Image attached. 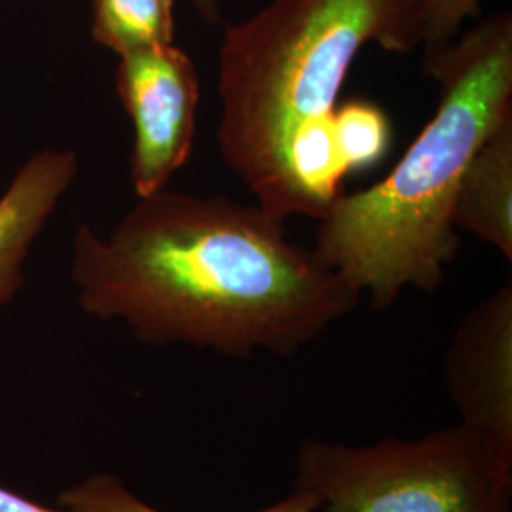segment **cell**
Returning <instances> with one entry per match:
<instances>
[{
  "mask_svg": "<svg viewBox=\"0 0 512 512\" xmlns=\"http://www.w3.org/2000/svg\"><path fill=\"white\" fill-rule=\"evenodd\" d=\"M80 169L71 148H42L19 165L0 196V306L23 285V268Z\"/></svg>",
  "mask_w": 512,
  "mask_h": 512,
  "instance_id": "obj_7",
  "label": "cell"
},
{
  "mask_svg": "<svg viewBox=\"0 0 512 512\" xmlns=\"http://www.w3.org/2000/svg\"><path fill=\"white\" fill-rule=\"evenodd\" d=\"M334 128L349 175L380 164L391 148V122L385 110L368 99L338 103Z\"/></svg>",
  "mask_w": 512,
  "mask_h": 512,
  "instance_id": "obj_10",
  "label": "cell"
},
{
  "mask_svg": "<svg viewBox=\"0 0 512 512\" xmlns=\"http://www.w3.org/2000/svg\"><path fill=\"white\" fill-rule=\"evenodd\" d=\"M439 82L433 118L401 160L319 220L315 253L376 310L406 289L435 293L458 255L459 184L476 150L512 116V16L499 12L423 57Z\"/></svg>",
  "mask_w": 512,
  "mask_h": 512,
  "instance_id": "obj_2",
  "label": "cell"
},
{
  "mask_svg": "<svg viewBox=\"0 0 512 512\" xmlns=\"http://www.w3.org/2000/svg\"><path fill=\"white\" fill-rule=\"evenodd\" d=\"M454 222L512 262V116L476 150L459 184Z\"/></svg>",
  "mask_w": 512,
  "mask_h": 512,
  "instance_id": "obj_8",
  "label": "cell"
},
{
  "mask_svg": "<svg viewBox=\"0 0 512 512\" xmlns=\"http://www.w3.org/2000/svg\"><path fill=\"white\" fill-rule=\"evenodd\" d=\"M368 44L393 54L421 44L416 0H272L224 27L217 143L264 211L287 220V156L332 126L349 69Z\"/></svg>",
  "mask_w": 512,
  "mask_h": 512,
  "instance_id": "obj_3",
  "label": "cell"
},
{
  "mask_svg": "<svg viewBox=\"0 0 512 512\" xmlns=\"http://www.w3.org/2000/svg\"><path fill=\"white\" fill-rule=\"evenodd\" d=\"M116 93L133 124L131 183L139 198L167 188L188 162L200 105V76L175 44L122 55Z\"/></svg>",
  "mask_w": 512,
  "mask_h": 512,
  "instance_id": "obj_5",
  "label": "cell"
},
{
  "mask_svg": "<svg viewBox=\"0 0 512 512\" xmlns=\"http://www.w3.org/2000/svg\"><path fill=\"white\" fill-rule=\"evenodd\" d=\"M196 12L211 25L222 23V0H192Z\"/></svg>",
  "mask_w": 512,
  "mask_h": 512,
  "instance_id": "obj_14",
  "label": "cell"
},
{
  "mask_svg": "<svg viewBox=\"0 0 512 512\" xmlns=\"http://www.w3.org/2000/svg\"><path fill=\"white\" fill-rule=\"evenodd\" d=\"M444 382L459 423L512 461V283L459 321L444 357Z\"/></svg>",
  "mask_w": 512,
  "mask_h": 512,
  "instance_id": "obj_6",
  "label": "cell"
},
{
  "mask_svg": "<svg viewBox=\"0 0 512 512\" xmlns=\"http://www.w3.org/2000/svg\"><path fill=\"white\" fill-rule=\"evenodd\" d=\"M63 512H162L131 494L128 486L110 473H97L74 484L57 497ZM317 503L311 495L293 490L281 501L258 512H315Z\"/></svg>",
  "mask_w": 512,
  "mask_h": 512,
  "instance_id": "obj_11",
  "label": "cell"
},
{
  "mask_svg": "<svg viewBox=\"0 0 512 512\" xmlns=\"http://www.w3.org/2000/svg\"><path fill=\"white\" fill-rule=\"evenodd\" d=\"M71 277L82 310L141 344L238 359L293 357L361 300L260 205L169 188L139 198L109 236L78 222Z\"/></svg>",
  "mask_w": 512,
  "mask_h": 512,
  "instance_id": "obj_1",
  "label": "cell"
},
{
  "mask_svg": "<svg viewBox=\"0 0 512 512\" xmlns=\"http://www.w3.org/2000/svg\"><path fill=\"white\" fill-rule=\"evenodd\" d=\"M486 0H416L421 44L425 54L435 52L458 37L461 25L476 18Z\"/></svg>",
  "mask_w": 512,
  "mask_h": 512,
  "instance_id": "obj_12",
  "label": "cell"
},
{
  "mask_svg": "<svg viewBox=\"0 0 512 512\" xmlns=\"http://www.w3.org/2000/svg\"><path fill=\"white\" fill-rule=\"evenodd\" d=\"M90 33L118 57L175 44V0H93Z\"/></svg>",
  "mask_w": 512,
  "mask_h": 512,
  "instance_id": "obj_9",
  "label": "cell"
},
{
  "mask_svg": "<svg viewBox=\"0 0 512 512\" xmlns=\"http://www.w3.org/2000/svg\"><path fill=\"white\" fill-rule=\"evenodd\" d=\"M293 490L315 512H512V461L461 423L370 446L304 439Z\"/></svg>",
  "mask_w": 512,
  "mask_h": 512,
  "instance_id": "obj_4",
  "label": "cell"
},
{
  "mask_svg": "<svg viewBox=\"0 0 512 512\" xmlns=\"http://www.w3.org/2000/svg\"><path fill=\"white\" fill-rule=\"evenodd\" d=\"M0 512H63L61 509H48L23 495L10 492L0 486Z\"/></svg>",
  "mask_w": 512,
  "mask_h": 512,
  "instance_id": "obj_13",
  "label": "cell"
}]
</instances>
